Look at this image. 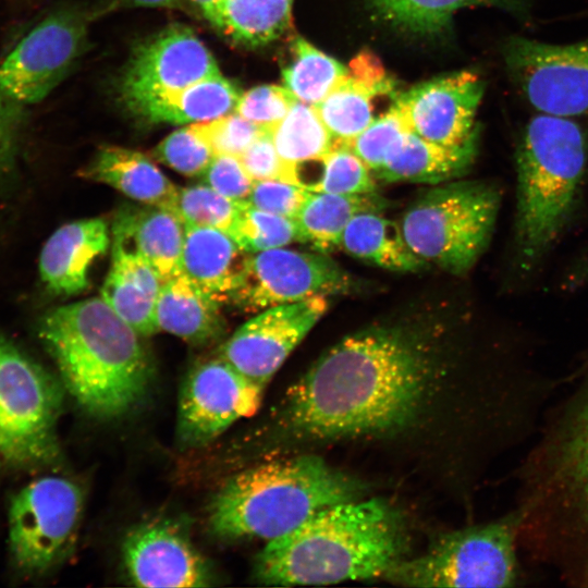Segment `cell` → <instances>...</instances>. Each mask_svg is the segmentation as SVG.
Wrapping results in <instances>:
<instances>
[{
  "instance_id": "30bf717a",
  "label": "cell",
  "mask_w": 588,
  "mask_h": 588,
  "mask_svg": "<svg viewBox=\"0 0 588 588\" xmlns=\"http://www.w3.org/2000/svg\"><path fill=\"white\" fill-rule=\"evenodd\" d=\"M353 279L324 253L283 247L248 253L229 303L244 313L350 292Z\"/></svg>"
},
{
  "instance_id": "6da1fadb",
  "label": "cell",
  "mask_w": 588,
  "mask_h": 588,
  "mask_svg": "<svg viewBox=\"0 0 588 588\" xmlns=\"http://www.w3.org/2000/svg\"><path fill=\"white\" fill-rule=\"evenodd\" d=\"M427 380V358L413 336L366 329L329 348L287 390L283 422L318 440L394 431L417 414Z\"/></svg>"
},
{
  "instance_id": "f6af8a7d",
  "label": "cell",
  "mask_w": 588,
  "mask_h": 588,
  "mask_svg": "<svg viewBox=\"0 0 588 588\" xmlns=\"http://www.w3.org/2000/svg\"><path fill=\"white\" fill-rule=\"evenodd\" d=\"M21 107L0 85V154L10 144L13 131L20 120Z\"/></svg>"
},
{
  "instance_id": "d4e9b609",
  "label": "cell",
  "mask_w": 588,
  "mask_h": 588,
  "mask_svg": "<svg viewBox=\"0 0 588 588\" xmlns=\"http://www.w3.org/2000/svg\"><path fill=\"white\" fill-rule=\"evenodd\" d=\"M83 176L110 185L145 205L176 211L179 188L139 151L105 146L85 168Z\"/></svg>"
},
{
  "instance_id": "d6a6232c",
  "label": "cell",
  "mask_w": 588,
  "mask_h": 588,
  "mask_svg": "<svg viewBox=\"0 0 588 588\" xmlns=\"http://www.w3.org/2000/svg\"><path fill=\"white\" fill-rule=\"evenodd\" d=\"M347 72V66L336 59L297 37L292 46L291 61L282 70V77L284 86L296 99L316 106Z\"/></svg>"
},
{
  "instance_id": "2e32d148",
  "label": "cell",
  "mask_w": 588,
  "mask_h": 588,
  "mask_svg": "<svg viewBox=\"0 0 588 588\" xmlns=\"http://www.w3.org/2000/svg\"><path fill=\"white\" fill-rule=\"evenodd\" d=\"M485 90L468 70L440 76L400 95L397 105L412 132L445 147L478 143L476 113Z\"/></svg>"
},
{
  "instance_id": "ee69618b",
  "label": "cell",
  "mask_w": 588,
  "mask_h": 588,
  "mask_svg": "<svg viewBox=\"0 0 588 588\" xmlns=\"http://www.w3.org/2000/svg\"><path fill=\"white\" fill-rule=\"evenodd\" d=\"M347 69L348 75L369 85L381 86L392 82L378 57L367 50L360 51L352 59Z\"/></svg>"
},
{
  "instance_id": "1f68e13d",
  "label": "cell",
  "mask_w": 588,
  "mask_h": 588,
  "mask_svg": "<svg viewBox=\"0 0 588 588\" xmlns=\"http://www.w3.org/2000/svg\"><path fill=\"white\" fill-rule=\"evenodd\" d=\"M280 157L289 164L303 166L328 154L335 142L315 106L295 99L286 115L271 128Z\"/></svg>"
},
{
  "instance_id": "83f0119b",
  "label": "cell",
  "mask_w": 588,
  "mask_h": 588,
  "mask_svg": "<svg viewBox=\"0 0 588 588\" xmlns=\"http://www.w3.org/2000/svg\"><path fill=\"white\" fill-rule=\"evenodd\" d=\"M388 200L376 192L366 194H330L309 192L294 218L302 242H309L319 252L327 253L340 246L344 229L360 212H379Z\"/></svg>"
},
{
  "instance_id": "836d02e7",
  "label": "cell",
  "mask_w": 588,
  "mask_h": 588,
  "mask_svg": "<svg viewBox=\"0 0 588 588\" xmlns=\"http://www.w3.org/2000/svg\"><path fill=\"white\" fill-rule=\"evenodd\" d=\"M230 235L246 253H257L301 241L294 219L278 216L241 201Z\"/></svg>"
},
{
  "instance_id": "603a6c76",
  "label": "cell",
  "mask_w": 588,
  "mask_h": 588,
  "mask_svg": "<svg viewBox=\"0 0 588 588\" xmlns=\"http://www.w3.org/2000/svg\"><path fill=\"white\" fill-rule=\"evenodd\" d=\"M477 148L478 143L445 147L406 131L390 146L376 175L385 182L442 183L465 174Z\"/></svg>"
},
{
  "instance_id": "ac0fdd59",
  "label": "cell",
  "mask_w": 588,
  "mask_h": 588,
  "mask_svg": "<svg viewBox=\"0 0 588 588\" xmlns=\"http://www.w3.org/2000/svg\"><path fill=\"white\" fill-rule=\"evenodd\" d=\"M560 422L552 444L549 485L588 549V382Z\"/></svg>"
},
{
  "instance_id": "e0dca14e",
  "label": "cell",
  "mask_w": 588,
  "mask_h": 588,
  "mask_svg": "<svg viewBox=\"0 0 588 588\" xmlns=\"http://www.w3.org/2000/svg\"><path fill=\"white\" fill-rule=\"evenodd\" d=\"M127 578L138 587H207L212 575L186 528L155 518L132 528L122 543Z\"/></svg>"
},
{
  "instance_id": "ab89813d",
  "label": "cell",
  "mask_w": 588,
  "mask_h": 588,
  "mask_svg": "<svg viewBox=\"0 0 588 588\" xmlns=\"http://www.w3.org/2000/svg\"><path fill=\"white\" fill-rule=\"evenodd\" d=\"M293 94L279 85H259L242 93L234 112L262 126L272 128L295 101Z\"/></svg>"
},
{
  "instance_id": "7c38bea8",
  "label": "cell",
  "mask_w": 588,
  "mask_h": 588,
  "mask_svg": "<svg viewBox=\"0 0 588 588\" xmlns=\"http://www.w3.org/2000/svg\"><path fill=\"white\" fill-rule=\"evenodd\" d=\"M87 41V19L64 8L38 23L0 64V85L17 103L44 100L71 72Z\"/></svg>"
},
{
  "instance_id": "8d00e7d4",
  "label": "cell",
  "mask_w": 588,
  "mask_h": 588,
  "mask_svg": "<svg viewBox=\"0 0 588 588\" xmlns=\"http://www.w3.org/2000/svg\"><path fill=\"white\" fill-rule=\"evenodd\" d=\"M152 155L186 176L203 175L216 156L195 123L169 134L154 148Z\"/></svg>"
},
{
  "instance_id": "7dc6e473",
  "label": "cell",
  "mask_w": 588,
  "mask_h": 588,
  "mask_svg": "<svg viewBox=\"0 0 588 588\" xmlns=\"http://www.w3.org/2000/svg\"><path fill=\"white\" fill-rule=\"evenodd\" d=\"M198 7L205 19L219 29L224 0H191Z\"/></svg>"
},
{
  "instance_id": "7a4b0ae2",
  "label": "cell",
  "mask_w": 588,
  "mask_h": 588,
  "mask_svg": "<svg viewBox=\"0 0 588 588\" xmlns=\"http://www.w3.org/2000/svg\"><path fill=\"white\" fill-rule=\"evenodd\" d=\"M404 548L396 512L380 499H356L330 505L267 541L254 571L260 583L275 586L383 578Z\"/></svg>"
},
{
  "instance_id": "f35d334b",
  "label": "cell",
  "mask_w": 588,
  "mask_h": 588,
  "mask_svg": "<svg viewBox=\"0 0 588 588\" xmlns=\"http://www.w3.org/2000/svg\"><path fill=\"white\" fill-rule=\"evenodd\" d=\"M211 146L215 155L241 157L265 128L236 112L215 120L195 123Z\"/></svg>"
},
{
  "instance_id": "9c48e42d",
  "label": "cell",
  "mask_w": 588,
  "mask_h": 588,
  "mask_svg": "<svg viewBox=\"0 0 588 588\" xmlns=\"http://www.w3.org/2000/svg\"><path fill=\"white\" fill-rule=\"evenodd\" d=\"M84 492L73 479L45 475L22 487L9 504V553L13 566L28 577L57 568L77 537Z\"/></svg>"
},
{
  "instance_id": "8992f818",
  "label": "cell",
  "mask_w": 588,
  "mask_h": 588,
  "mask_svg": "<svg viewBox=\"0 0 588 588\" xmlns=\"http://www.w3.org/2000/svg\"><path fill=\"white\" fill-rule=\"evenodd\" d=\"M500 204V189L492 183L455 181L416 199L400 228L407 246L420 259L462 274L488 247Z\"/></svg>"
},
{
  "instance_id": "52a82bcc",
  "label": "cell",
  "mask_w": 588,
  "mask_h": 588,
  "mask_svg": "<svg viewBox=\"0 0 588 588\" xmlns=\"http://www.w3.org/2000/svg\"><path fill=\"white\" fill-rule=\"evenodd\" d=\"M65 392L61 380L0 334V460L23 470L60 462Z\"/></svg>"
},
{
  "instance_id": "8fae6325",
  "label": "cell",
  "mask_w": 588,
  "mask_h": 588,
  "mask_svg": "<svg viewBox=\"0 0 588 588\" xmlns=\"http://www.w3.org/2000/svg\"><path fill=\"white\" fill-rule=\"evenodd\" d=\"M503 57L512 82L538 111L565 118L588 113V39L558 45L514 36Z\"/></svg>"
},
{
  "instance_id": "44dd1931",
  "label": "cell",
  "mask_w": 588,
  "mask_h": 588,
  "mask_svg": "<svg viewBox=\"0 0 588 588\" xmlns=\"http://www.w3.org/2000/svg\"><path fill=\"white\" fill-rule=\"evenodd\" d=\"M162 280L140 254L112 245V262L101 287L105 302L138 334L159 330L156 306Z\"/></svg>"
},
{
  "instance_id": "f1b7e54d",
  "label": "cell",
  "mask_w": 588,
  "mask_h": 588,
  "mask_svg": "<svg viewBox=\"0 0 588 588\" xmlns=\"http://www.w3.org/2000/svg\"><path fill=\"white\" fill-rule=\"evenodd\" d=\"M340 246L350 255L388 270L418 271L427 265L407 246L400 224L376 211L353 217Z\"/></svg>"
},
{
  "instance_id": "d6986e66",
  "label": "cell",
  "mask_w": 588,
  "mask_h": 588,
  "mask_svg": "<svg viewBox=\"0 0 588 588\" xmlns=\"http://www.w3.org/2000/svg\"><path fill=\"white\" fill-rule=\"evenodd\" d=\"M110 244L101 218L82 219L59 228L46 242L39 257L41 280L57 295H75L88 285V269Z\"/></svg>"
},
{
  "instance_id": "ffe728a7",
  "label": "cell",
  "mask_w": 588,
  "mask_h": 588,
  "mask_svg": "<svg viewBox=\"0 0 588 588\" xmlns=\"http://www.w3.org/2000/svg\"><path fill=\"white\" fill-rule=\"evenodd\" d=\"M184 222L176 211L147 205L120 212L113 225V246L143 255L162 282L181 273Z\"/></svg>"
},
{
  "instance_id": "3957f363",
  "label": "cell",
  "mask_w": 588,
  "mask_h": 588,
  "mask_svg": "<svg viewBox=\"0 0 588 588\" xmlns=\"http://www.w3.org/2000/svg\"><path fill=\"white\" fill-rule=\"evenodd\" d=\"M139 335L102 297L57 307L39 327L65 391L105 420L126 415L149 391L154 366Z\"/></svg>"
},
{
  "instance_id": "4316f807",
  "label": "cell",
  "mask_w": 588,
  "mask_h": 588,
  "mask_svg": "<svg viewBox=\"0 0 588 588\" xmlns=\"http://www.w3.org/2000/svg\"><path fill=\"white\" fill-rule=\"evenodd\" d=\"M399 98L393 81L373 86L347 74L315 108L335 147L346 146L384 114L379 109L390 110Z\"/></svg>"
},
{
  "instance_id": "5bb4252c",
  "label": "cell",
  "mask_w": 588,
  "mask_h": 588,
  "mask_svg": "<svg viewBox=\"0 0 588 588\" xmlns=\"http://www.w3.org/2000/svg\"><path fill=\"white\" fill-rule=\"evenodd\" d=\"M220 74L215 57L198 36L185 25L171 24L133 50L119 93L125 106Z\"/></svg>"
},
{
  "instance_id": "d590c367",
  "label": "cell",
  "mask_w": 588,
  "mask_h": 588,
  "mask_svg": "<svg viewBox=\"0 0 588 588\" xmlns=\"http://www.w3.org/2000/svg\"><path fill=\"white\" fill-rule=\"evenodd\" d=\"M241 201L230 199L207 184L179 189L176 212L184 224L213 228L230 234Z\"/></svg>"
},
{
  "instance_id": "ba28073f",
  "label": "cell",
  "mask_w": 588,
  "mask_h": 588,
  "mask_svg": "<svg viewBox=\"0 0 588 588\" xmlns=\"http://www.w3.org/2000/svg\"><path fill=\"white\" fill-rule=\"evenodd\" d=\"M522 516L455 530L421 555L399 561L384 579L406 587H510L517 579Z\"/></svg>"
},
{
  "instance_id": "5b68a950",
  "label": "cell",
  "mask_w": 588,
  "mask_h": 588,
  "mask_svg": "<svg viewBox=\"0 0 588 588\" xmlns=\"http://www.w3.org/2000/svg\"><path fill=\"white\" fill-rule=\"evenodd\" d=\"M588 143L569 118L541 113L526 125L515 152L514 243L518 269L534 270L579 208Z\"/></svg>"
},
{
  "instance_id": "b9f144b4",
  "label": "cell",
  "mask_w": 588,
  "mask_h": 588,
  "mask_svg": "<svg viewBox=\"0 0 588 588\" xmlns=\"http://www.w3.org/2000/svg\"><path fill=\"white\" fill-rule=\"evenodd\" d=\"M309 192L295 183L275 180L256 181L247 201L258 209L294 219Z\"/></svg>"
},
{
  "instance_id": "f546056e",
  "label": "cell",
  "mask_w": 588,
  "mask_h": 588,
  "mask_svg": "<svg viewBox=\"0 0 588 588\" xmlns=\"http://www.w3.org/2000/svg\"><path fill=\"white\" fill-rule=\"evenodd\" d=\"M390 24L416 34H433L444 28L453 14L467 7L487 5L527 19V0H367Z\"/></svg>"
},
{
  "instance_id": "74e56055",
  "label": "cell",
  "mask_w": 588,
  "mask_h": 588,
  "mask_svg": "<svg viewBox=\"0 0 588 588\" xmlns=\"http://www.w3.org/2000/svg\"><path fill=\"white\" fill-rule=\"evenodd\" d=\"M406 131L411 128L396 102L346 146L376 173L383 164L390 146Z\"/></svg>"
},
{
  "instance_id": "9a60e30c",
  "label": "cell",
  "mask_w": 588,
  "mask_h": 588,
  "mask_svg": "<svg viewBox=\"0 0 588 588\" xmlns=\"http://www.w3.org/2000/svg\"><path fill=\"white\" fill-rule=\"evenodd\" d=\"M328 305V296L316 295L264 309L243 323L221 345L218 355L266 387Z\"/></svg>"
},
{
  "instance_id": "277c9868",
  "label": "cell",
  "mask_w": 588,
  "mask_h": 588,
  "mask_svg": "<svg viewBox=\"0 0 588 588\" xmlns=\"http://www.w3.org/2000/svg\"><path fill=\"white\" fill-rule=\"evenodd\" d=\"M363 485L316 455L272 460L230 477L208 506V526L222 540L282 537L315 513L359 499Z\"/></svg>"
},
{
  "instance_id": "cb8c5ba5",
  "label": "cell",
  "mask_w": 588,
  "mask_h": 588,
  "mask_svg": "<svg viewBox=\"0 0 588 588\" xmlns=\"http://www.w3.org/2000/svg\"><path fill=\"white\" fill-rule=\"evenodd\" d=\"M242 91L222 74L182 89L134 100L125 107L151 123L194 124L234 111Z\"/></svg>"
},
{
  "instance_id": "e575fe53",
  "label": "cell",
  "mask_w": 588,
  "mask_h": 588,
  "mask_svg": "<svg viewBox=\"0 0 588 588\" xmlns=\"http://www.w3.org/2000/svg\"><path fill=\"white\" fill-rule=\"evenodd\" d=\"M317 162L319 173L308 191L342 195L376 192L371 170L350 147L336 146Z\"/></svg>"
},
{
  "instance_id": "4dcf8cb0",
  "label": "cell",
  "mask_w": 588,
  "mask_h": 588,
  "mask_svg": "<svg viewBox=\"0 0 588 588\" xmlns=\"http://www.w3.org/2000/svg\"><path fill=\"white\" fill-rule=\"evenodd\" d=\"M293 0H224L219 30L246 47L267 45L290 27Z\"/></svg>"
},
{
  "instance_id": "7402d4cb",
  "label": "cell",
  "mask_w": 588,
  "mask_h": 588,
  "mask_svg": "<svg viewBox=\"0 0 588 588\" xmlns=\"http://www.w3.org/2000/svg\"><path fill=\"white\" fill-rule=\"evenodd\" d=\"M247 254L224 231L184 224L181 272L220 305L229 303Z\"/></svg>"
},
{
  "instance_id": "bcb514c9",
  "label": "cell",
  "mask_w": 588,
  "mask_h": 588,
  "mask_svg": "<svg viewBox=\"0 0 588 588\" xmlns=\"http://www.w3.org/2000/svg\"><path fill=\"white\" fill-rule=\"evenodd\" d=\"M180 0H103L102 12L127 8H170Z\"/></svg>"
},
{
  "instance_id": "7bdbcfd3",
  "label": "cell",
  "mask_w": 588,
  "mask_h": 588,
  "mask_svg": "<svg viewBox=\"0 0 588 588\" xmlns=\"http://www.w3.org/2000/svg\"><path fill=\"white\" fill-rule=\"evenodd\" d=\"M201 176L205 184L235 201L247 200L254 185V180L236 156H215Z\"/></svg>"
},
{
  "instance_id": "4fadbf2b",
  "label": "cell",
  "mask_w": 588,
  "mask_h": 588,
  "mask_svg": "<svg viewBox=\"0 0 588 588\" xmlns=\"http://www.w3.org/2000/svg\"><path fill=\"white\" fill-rule=\"evenodd\" d=\"M265 385L220 355L195 364L179 395L176 434L184 448L206 445L259 408Z\"/></svg>"
},
{
  "instance_id": "60d3db41",
  "label": "cell",
  "mask_w": 588,
  "mask_h": 588,
  "mask_svg": "<svg viewBox=\"0 0 588 588\" xmlns=\"http://www.w3.org/2000/svg\"><path fill=\"white\" fill-rule=\"evenodd\" d=\"M240 159L254 182L275 180L299 185L297 169L278 154L271 128H265Z\"/></svg>"
},
{
  "instance_id": "484cf974",
  "label": "cell",
  "mask_w": 588,
  "mask_h": 588,
  "mask_svg": "<svg viewBox=\"0 0 588 588\" xmlns=\"http://www.w3.org/2000/svg\"><path fill=\"white\" fill-rule=\"evenodd\" d=\"M156 320L159 330L194 345L215 342L224 332L220 304L182 272L163 282Z\"/></svg>"
}]
</instances>
